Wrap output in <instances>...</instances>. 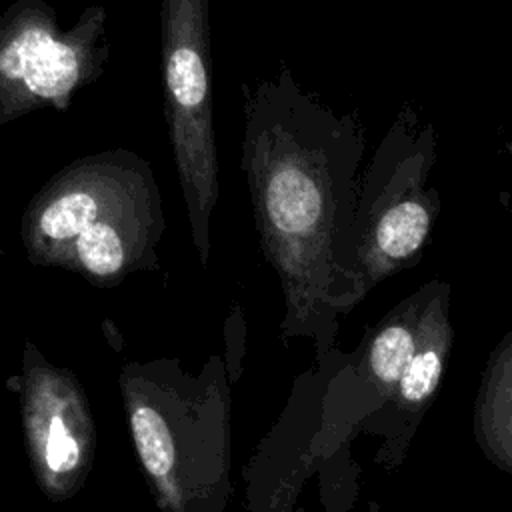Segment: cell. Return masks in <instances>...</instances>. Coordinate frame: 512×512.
I'll use <instances>...</instances> for the list:
<instances>
[{
	"label": "cell",
	"mask_w": 512,
	"mask_h": 512,
	"mask_svg": "<svg viewBox=\"0 0 512 512\" xmlns=\"http://www.w3.org/2000/svg\"><path fill=\"white\" fill-rule=\"evenodd\" d=\"M164 120L190 236L206 266L210 218L220 198L208 0H160Z\"/></svg>",
	"instance_id": "277c9868"
},
{
	"label": "cell",
	"mask_w": 512,
	"mask_h": 512,
	"mask_svg": "<svg viewBox=\"0 0 512 512\" xmlns=\"http://www.w3.org/2000/svg\"><path fill=\"white\" fill-rule=\"evenodd\" d=\"M506 148H508V152H510V154H512V134H510V140H508V142H506Z\"/></svg>",
	"instance_id": "8fae6325"
},
{
	"label": "cell",
	"mask_w": 512,
	"mask_h": 512,
	"mask_svg": "<svg viewBox=\"0 0 512 512\" xmlns=\"http://www.w3.org/2000/svg\"><path fill=\"white\" fill-rule=\"evenodd\" d=\"M164 232L154 166L126 148L86 154L60 168L20 220L28 262L74 270L102 286L156 270Z\"/></svg>",
	"instance_id": "7a4b0ae2"
},
{
	"label": "cell",
	"mask_w": 512,
	"mask_h": 512,
	"mask_svg": "<svg viewBox=\"0 0 512 512\" xmlns=\"http://www.w3.org/2000/svg\"><path fill=\"white\" fill-rule=\"evenodd\" d=\"M436 158L434 124L404 104L360 180L344 312L382 280L422 260L440 212V194L430 184Z\"/></svg>",
	"instance_id": "3957f363"
},
{
	"label": "cell",
	"mask_w": 512,
	"mask_h": 512,
	"mask_svg": "<svg viewBox=\"0 0 512 512\" xmlns=\"http://www.w3.org/2000/svg\"><path fill=\"white\" fill-rule=\"evenodd\" d=\"M240 92V170L260 250L282 282L292 324L330 334L344 312L362 124L304 90L284 64Z\"/></svg>",
	"instance_id": "6da1fadb"
},
{
	"label": "cell",
	"mask_w": 512,
	"mask_h": 512,
	"mask_svg": "<svg viewBox=\"0 0 512 512\" xmlns=\"http://www.w3.org/2000/svg\"><path fill=\"white\" fill-rule=\"evenodd\" d=\"M450 294L452 288L446 280H432V292L422 312L420 340L414 358L386 406L370 416L368 432L382 438L374 462L388 472L402 466L412 438L442 384L454 340Z\"/></svg>",
	"instance_id": "8992f818"
},
{
	"label": "cell",
	"mask_w": 512,
	"mask_h": 512,
	"mask_svg": "<svg viewBox=\"0 0 512 512\" xmlns=\"http://www.w3.org/2000/svg\"><path fill=\"white\" fill-rule=\"evenodd\" d=\"M110 60L108 10L86 6L70 28L46 0H16L0 14V128L42 108L66 112Z\"/></svg>",
	"instance_id": "5b68a950"
},
{
	"label": "cell",
	"mask_w": 512,
	"mask_h": 512,
	"mask_svg": "<svg viewBox=\"0 0 512 512\" xmlns=\"http://www.w3.org/2000/svg\"><path fill=\"white\" fill-rule=\"evenodd\" d=\"M432 292V280L394 304L364 336L358 350V374L368 384V418L392 398L420 340V320Z\"/></svg>",
	"instance_id": "52a82bcc"
},
{
	"label": "cell",
	"mask_w": 512,
	"mask_h": 512,
	"mask_svg": "<svg viewBox=\"0 0 512 512\" xmlns=\"http://www.w3.org/2000/svg\"><path fill=\"white\" fill-rule=\"evenodd\" d=\"M80 456L76 440L70 436L64 420L52 416L44 440V460L52 472H68L76 466Z\"/></svg>",
	"instance_id": "30bf717a"
},
{
	"label": "cell",
	"mask_w": 512,
	"mask_h": 512,
	"mask_svg": "<svg viewBox=\"0 0 512 512\" xmlns=\"http://www.w3.org/2000/svg\"><path fill=\"white\" fill-rule=\"evenodd\" d=\"M474 438L490 464L512 474V330L490 352L480 376Z\"/></svg>",
	"instance_id": "ba28073f"
},
{
	"label": "cell",
	"mask_w": 512,
	"mask_h": 512,
	"mask_svg": "<svg viewBox=\"0 0 512 512\" xmlns=\"http://www.w3.org/2000/svg\"><path fill=\"white\" fill-rule=\"evenodd\" d=\"M132 434L146 470L156 478L166 476L174 462V448L164 418L154 408L136 406L132 412Z\"/></svg>",
	"instance_id": "9c48e42d"
}]
</instances>
